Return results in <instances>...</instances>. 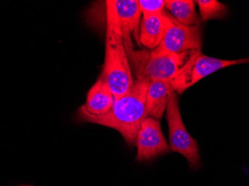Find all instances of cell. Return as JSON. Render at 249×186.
Segmentation results:
<instances>
[{
	"mask_svg": "<svg viewBox=\"0 0 249 186\" xmlns=\"http://www.w3.org/2000/svg\"><path fill=\"white\" fill-rule=\"evenodd\" d=\"M149 83L135 80L126 94L114 101L108 113L103 116H91L79 108L78 118L81 121L113 128L120 132L128 144L135 145L140 127L147 117L145 97Z\"/></svg>",
	"mask_w": 249,
	"mask_h": 186,
	"instance_id": "6da1fadb",
	"label": "cell"
},
{
	"mask_svg": "<svg viewBox=\"0 0 249 186\" xmlns=\"http://www.w3.org/2000/svg\"><path fill=\"white\" fill-rule=\"evenodd\" d=\"M131 38L124 39L123 43L131 69L136 80L140 81H174L184 72L192 57L198 51L152 54L148 50L135 51Z\"/></svg>",
	"mask_w": 249,
	"mask_h": 186,
	"instance_id": "7a4b0ae2",
	"label": "cell"
},
{
	"mask_svg": "<svg viewBox=\"0 0 249 186\" xmlns=\"http://www.w3.org/2000/svg\"><path fill=\"white\" fill-rule=\"evenodd\" d=\"M99 78L104 80L117 99L126 94L134 85L121 31L114 19L107 15L106 60Z\"/></svg>",
	"mask_w": 249,
	"mask_h": 186,
	"instance_id": "3957f363",
	"label": "cell"
},
{
	"mask_svg": "<svg viewBox=\"0 0 249 186\" xmlns=\"http://www.w3.org/2000/svg\"><path fill=\"white\" fill-rule=\"evenodd\" d=\"M165 30L160 45L152 50V54L180 53L201 51L202 47V29L200 25L189 26L178 22L167 11H163Z\"/></svg>",
	"mask_w": 249,
	"mask_h": 186,
	"instance_id": "277c9868",
	"label": "cell"
},
{
	"mask_svg": "<svg viewBox=\"0 0 249 186\" xmlns=\"http://www.w3.org/2000/svg\"><path fill=\"white\" fill-rule=\"evenodd\" d=\"M166 110L169 126V148L173 152L183 155L188 161L190 169H198L201 166L199 148L195 138L189 134L183 122L176 92L172 94Z\"/></svg>",
	"mask_w": 249,
	"mask_h": 186,
	"instance_id": "5b68a950",
	"label": "cell"
},
{
	"mask_svg": "<svg viewBox=\"0 0 249 186\" xmlns=\"http://www.w3.org/2000/svg\"><path fill=\"white\" fill-rule=\"evenodd\" d=\"M248 61V58L236 61H225L205 55L201 51H197L192 57L184 72L174 81H171L173 90L181 95L186 89L213 72L230 66L244 64Z\"/></svg>",
	"mask_w": 249,
	"mask_h": 186,
	"instance_id": "8992f818",
	"label": "cell"
},
{
	"mask_svg": "<svg viewBox=\"0 0 249 186\" xmlns=\"http://www.w3.org/2000/svg\"><path fill=\"white\" fill-rule=\"evenodd\" d=\"M138 148L137 160L148 161L170 151L163 135L159 120L146 117L142 121L136 138Z\"/></svg>",
	"mask_w": 249,
	"mask_h": 186,
	"instance_id": "52a82bcc",
	"label": "cell"
},
{
	"mask_svg": "<svg viewBox=\"0 0 249 186\" xmlns=\"http://www.w3.org/2000/svg\"><path fill=\"white\" fill-rule=\"evenodd\" d=\"M107 15L117 22L121 31L123 40L131 35L140 45L139 27L141 13L136 0H109L106 2Z\"/></svg>",
	"mask_w": 249,
	"mask_h": 186,
	"instance_id": "ba28073f",
	"label": "cell"
},
{
	"mask_svg": "<svg viewBox=\"0 0 249 186\" xmlns=\"http://www.w3.org/2000/svg\"><path fill=\"white\" fill-rule=\"evenodd\" d=\"M174 92L170 81H150L145 97V114L160 120L164 114L168 102Z\"/></svg>",
	"mask_w": 249,
	"mask_h": 186,
	"instance_id": "9c48e42d",
	"label": "cell"
},
{
	"mask_svg": "<svg viewBox=\"0 0 249 186\" xmlns=\"http://www.w3.org/2000/svg\"><path fill=\"white\" fill-rule=\"evenodd\" d=\"M114 101V95L106 81L99 78L88 92L85 105L80 108L91 116H103L110 111Z\"/></svg>",
	"mask_w": 249,
	"mask_h": 186,
	"instance_id": "30bf717a",
	"label": "cell"
},
{
	"mask_svg": "<svg viewBox=\"0 0 249 186\" xmlns=\"http://www.w3.org/2000/svg\"><path fill=\"white\" fill-rule=\"evenodd\" d=\"M165 18L163 15L142 17L139 31L140 44L147 49H156L164 34Z\"/></svg>",
	"mask_w": 249,
	"mask_h": 186,
	"instance_id": "8fae6325",
	"label": "cell"
},
{
	"mask_svg": "<svg viewBox=\"0 0 249 186\" xmlns=\"http://www.w3.org/2000/svg\"><path fill=\"white\" fill-rule=\"evenodd\" d=\"M164 7L178 22L185 26H196L202 21L192 0H166Z\"/></svg>",
	"mask_w": 249,
	"mask_h": 186,
	"instance_id": "7c38bea8",
	"label": "cell"
},
{
	"mask_svg": "<svg viewBox=\"0 0 249 186\" xmlns=\"http://www.w3.org/2000/svg\"><path fill=\"white\" fill-rule=\"evenodd\" d=\"M194 2L198 5L201 15L200 17L202 21L220 19L224 17L228 12L226 5L216 0H197Z\"/></svg>",
	"mask_w": 249,
	"mask_h": 186,
	"instance_id": "4fadbf2b",
	"label": "cell"
},
{
	"mask_svg": "<svg viewBox=\"0 0 249 186\" xmlns=\"http://www.w3.org/2000/svg\"><path fill=\"white\" fill-rule=\"evenodd\" d=\"M142 17L161 15L165 8L163 0H139L138 1Z\"/></svg>",
	"mask_w": 249,
	"mask_h": 186,
	"instance_id": "5bb4252c",
	"label": "cell"
},
{
	"mask_svg": "<svg viewBox=\"0 0 249 186\" xmlns=\"http://www.w3.org/2000/svg\"><path fill=\"white\" fill-rule=\"evenodd\" d=\"M32 186V185H19V186Z\"/></svg>",
	"mask_w": 249,
	"mask_h": 186,
	"instance_id": "9a60e30c",
	"label": "cell"
}]
</instances>
